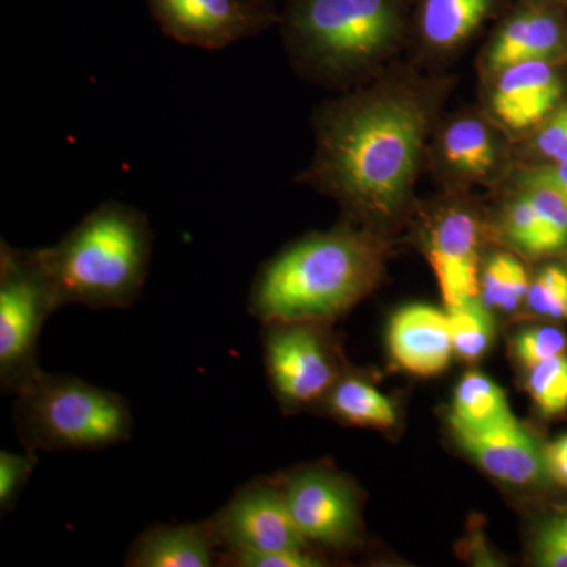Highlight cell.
I'll return each mask as SVG.
<instances>
[{"mask_svg":"<svg viewBox=\"0 0 567 567\" xmlns=\"http://www.w3.org/2000/svg\"><path fill=\"white\" fill-rule=\"evenodd\" d=\"M525 178L546 183V185L561 193L567 199V159L566 162L555 164V166L537 169L535 173L528 174Z\"/></svg>","mask_w":567,"mask_h":567,"instance_id":"33","label":"cell"},{"mask_svg":"<svg viewBox=\"0 0 567 567\" xmlns=\"http://www.w3.org/2000/svg\"><path fill=\"white\" fill-rule=\"evenodd\" d=\"M323 322H265L264 360L286 409L324 401L339 374L338 353Z\"/></svg>","mask_w":567,"mask_h":567,"instance_id":"7","label":"cell"},{"mask_svg":"<svg viewBox=\"0 0 567 567\" xmlns=\"http://www.w3.org/2000/svg\"><path fill=\"white\" fill-rule=\"evenodd\" d=\"M388 347L395 363L410 374H442L454 352L447 312L429 305L406 306L391 319Z\"/></svg>","mask_w":567,"mask_h":567,"instance_id":"13","label":"cell"},{"mask_svg":"<svg viewBox=\"0 0 567 567\" xmlns=\"http://www.w3.org/2000/svg\"><path fill=\"white\" fill-rule=\"evenodd\" d=\"M529 281L524 265L509 254H495L481 278V301L488 309L516 311L527 298Z\"/></svg>","mask_w":567,"mask_h":567,"instance_id":"22","label":"cell"},{"mask_svg":"<svg viewBox=\"0 0 567 567\" xmlns=\"http://www.w3.org/2000/svg\"><path fill=\"white\" fill-rule=\"evenodd\" d=\"M18 439L29 451H99L132 439L133 415L121 394L76 377L40 371L14 404Z\"/></svg>","mask_w":567,"mask_h":567,"instance_id":"4","label":"cell"},{"mask_svg":"<svg viewBox=\"0 0 567 567\" xmlns=\"http://www.w3.org/2000/svg\"><path fill=\"white\" fill-rule=\"evenodd\" d=\"M537 566L567 567V513L548 518L535 540Z\"/></svg>","mask_w":567,"mask_h":567,"instance_id":"30","label":"cell"},{"mask_svg":"<svg viewBox=\"0 0 567 567\" xmlns=\"http://www.w3.org/2000/svg\"><path fill=\"white\" fill-rule=\"evenodd\" d=\"M446 162L468 175H484L494 167L495 144L483 123L465 118L453 123L443 136Z\"/></svg>","mask_w":567,"mask_h":567,"instance_id":"20","label":"cell"},{"mask_svg":"<svg viewBox=\"0 0 567 567\" xmlns=\"http://www.w3.org/2000/svg\"><path fill=\"white\" fill-rule=\"evenodd\" d=\"M380 271L382 249L371 235H308L260 268L248 309L264 323L330 322L371 292Z\"/></svg>","mask_w":567,"mask_h":567,"instance_id":"2","label":"cell"},{"mask_svg":"<svg viewBox=\"0 0 567 567\" xmlns=\"http://www.w3.org/2000/svg\"><path fill=\"white\" fill-rule=\"evenodd\" d=\"M491 3L492 0H425V40L436 48L456 47L481 24Z\"/></svg>","mask_w":567,"mask_h":567,"instance_id":"19","label":"cell"},{"mask_svg":"<svg viewBox=\"0 0 567 567\" xmlns=\"http://www.w3.org/2000/svg\"><path fill=\"white\" fill-rule=\"evenodd\" d=\"M516 421L507 404L505 391L494 380L472 371L462 377L454 393L451 425L487 429Z\"/></svg>","mask_w":567,"mask_h":567,"instance_id":"18","label":"cell"},{"mask_svg":"<svg viewBox=\"0 0 567 567\" xmlns=\"http://www.w3.org/2000/svg\"><path fill=\"white\" fill-rule=\"evenodd\" d=\"M219 565L234 567H320L323 559L311 554L308 548L287 550L240 551L223 554Z\"/></svg>","mask_w":567,"mask_h":567,"instance_id":"29","label":"cell"},{"mask_svg":"<svg viewBox=\"0 0 567 567\" xmlns=\"http://www.w3.org/2000/svg\"><path fill=\"white\" fill-rule=\"evenodd\" d=\"M566 347L565 333L554 327L529 328L514 339V354L528 371L543 361L565 353Z\"/></svg>","mask_w":567,"mask_h":567,"instance_id":"27","label":"cell"},{"mask_svg":"<svg viewBox=\"0 0 567 567\" xmlns=\"http://www.w3.org/2000/svg\"><path fill=\"white\" fill-rule=\"evenodd\" d=\"M279 486L306 543L346 550L360 539V498L349 480L327 466H308Z\"/></svg>","mask_w":567,"mask_h":567,"instance_id":"8","label":"cell"},{"mask_svg":"<svg viewBox=\"0 0 567 567\" xmlns=\"http://www.w3.org/2000/svg\"><path fill=\"white\" fill-rule=\"evenodd\" d=\"M324 404L336 420L358 427L390 429L398 423L394 402L357 375H341Z\"/></svg>","mask_w":567,"mask_h":567,"instance_id":"17","label":"cell"},{"mask_svg":"<svg viewBox=\"0 0 567 567\" xmlns=\"http://www.w3.org/2000/svg\"><path fill=\"white\" fill-rule=\"evenodd\" d=\"M395 21L393 0H292L287 32L308 69L339 78L385 50Z\"/></svg>","mask_w":567,"mask_h":567,"instance_id":"5","label":"cell"},{"mask_svg":"<svg viewBox=\"0 0 567 567\" xmlns=\"http://www.w3.org/2000/svg\"><path fill=\"white\" fill-rule=\"evenodd\" d=\"M251 2H256V3H267V0H251Z\"/></svg>","mask_w":567,"mask_h":567,"instance_id":"34","label":"cell"},{"mask_svg":"<svg viewBox=\"0 0 567 567\" xmlns=\"http://www.w3.org/2000/svg\"><path fill=\"white\" fill-rule=\"evenodd\" d=\"M39 464L35 451L24 453L0 451V511L10 513L18 505V499L28 486L33 470Z\"/></svg>","mask_w":567,"mask_h":567,"instance_id":"26","label":"cell"},{"mask_svg":"<svg viewBox=\"0 0 567 567\" xmlns=\"http://www.w3.org/2000/svg\"><path fill=\"white\" fill-rule=\"evenodd\" d=\"M427 257L446 309L480 297V224L464 210H450L432 227Z\"/></svg>","mask_w":567,"mask_h":567,"instance_id":"11","label":"cell"},{"mask_svg":"<svg viewBox=\"0 0 567 567\" xmlns=\"http://www.w3.org/2000/svg\"><path fill=\"white\" fill-rule=\"evenodd\" d=\"M525 185L539 219L540 249L543 254L558 251L567 244V199L546 183L525 178Z\"/></svg>","mask_w":567,"mask_h":567,"instance_id":"23","label":"cell"},{"mask_svg":"<svg viewBox=\"0 0 567 567\" xmlns=\"http://www.w3.org/2000/svg\"><path fill=\"white\" fill-rule=\"evenodd\" d=\"M61 309L39 249L0 244V385L18 394L41 371L39 338L48 317Z\"/></svg>","mask_w":567,"mask_h":567,"instance_id":"6","label":"cell"},{"mask_svg":"<svg viewBox=\"0 0 567 567\" xmlns=\"http://www.w3.org/2000/svg\"><path fill=\"white\" fill-rule=\"evenodd\" d=\"M528 391L537 410L557 416L567 410V357L565 353L529 369Z\"/></svg>","mask_w":567,"mask_h":567,"instance_id":"24","label":"cell"},{"mask_svg":"<svg viewBox=\"0 0 567 567\" xmlns=\"http://www.w3.org/2000/svg\"><path fill=\"white\" fill-rule=\"evenodd\" d=\"M221 548L210 518L199 524L153 525L130 547V567H212Z\"/></svg>","mask_w":567,"mask_h":567,"instance_id":"15","label":"cell"},{"mask_svg":"<svg viewBox=\"0 0 567 567\" xmlns=\"http://www.w3.org/2000/svg\"><path fill=\"white\" fill-rule=\"evenodd\" d=\"M446 312L454 352L462 360L475 363L486 354L494 341V319L487 306L480 298H473Z\"/></svg>","mask_w":567,"mask_h":567,"instance_id":"21","label":"cell"},{"mask_svg":"<svg viewBox=\"0 0 567 567\" xmlns=\"http://www.w3.org/2000/svg\"><path fill=\"white\" fill-rule=\"evenodd\" d=\"M537 151L555 163L567 159V106L555 112L536 137Z\"/></svg>","mask_w":567,"mask_h":567,"instance_id":"31","label":"cell"},{"mask_svg":"<svg viewBox=\"0 0 567 567\" xmlns=\"http://www.w3.org/2000/svg\"><path fill=\"white\" fill-rule=\"evenodd\" d=\"M561 92V81L550 63L522 62L499 71L492 107L511 130H527L555 110Z\"/></svg>","mask_w":567,"mask_h":567,"instance_id":"14","label":"cell"},{"mask_svg":"<svg viewBox=\"0 0 567 567\" xmlns=\"http://www.w3.org/2000/svg\"><path fill=\"white\" fill-rule=\"evenodd\" d=\"M506 233L513 244L532 256H543L540 226L527 193L517 197L506 212Z\"/></svg>","mask_w":567,"mask_h":567,"instance_id":"28","label":"cell"},{"mask_svg":"<svg viewBox=\"0 0 567 567\" xmlns=\"http://www.w3.org/2000/svg\"><path fill=\"white\" fill-rule=\"evenodd\" d=\"M427 117L401 96L336 104L319 121V151L308 181L346 205L388 215L404 200L423 147Z\"/></svg>","mask_w":567,"mask_h":567,"instance_id":"1","label":"cell"},{"mask_svg":"<svg viewBox=\"0 0 567 567\" xmlns=\"http://www.w3.org/2000/svg\"><path fill=\"white\" fill-rule=\"evenodd\" d=\"M451 429L458 446L503 483L532 486L548 475L544 447L517 420L487 429Z\"/></svg>","mask_w":567,"mask_h":567,"instance_id":"12","label":"cell"},{"mask_svg":"<svg viewBox=\"0 0 567 567\" xmlns=\"http://www.w3.org/2000/svg\"><path fill=\"white\" fill-rule=\"evenodd\" d=\"M544 456L548 475L567 487V435L544 447Z\"/></svg>","mask_w":567,"mask_h":567,"instance_id":"32","label":"cell"},{"mask_svg":"<svg viewBox=\"0 0 567 567\" xmlns=\"http://www.w3.org/2000/svg\"><path fill=\"white\" fill-rule=\"evenodd\" d=\"M563 43L561 25L546 11H525L513 18L492 44L488 69L499 73L522 62L547 61Z\"/></svg>","mask_w":567,"mask_h":567,"instance_id":"16","label":"cell"},{"mask_svg":"<svg viewBox=\"0 0 567 567\" xmlns=\"http://www.w3.org/2000/svg\"><path fill=\"white\" fill-rule=\"evenodd\" d=\"M153 234L147 215L107 200L93 208L58 244L40 248L59 305L125 309L147 281Z\"/></svg>","mask_w":567,"mask_h":567,"instance_id":"3","label":"cell"},{"mask_svg":"<svg viewBox=\"0 0 567 567\" xmlns=\"http://www.w3.org/2000/svg\"><path fill=\"white\" fill-rule=\"evenodd\" d=\"M159 31L185 47L219 51L270 28L274 13L251 0H145Z\"/></svg>","mask_w":567,"mask_h":567,"instance_id":"9","label":"cell"},{"mask_svg":"<svg viewBox=\"0 0 567 567\" xmlns=\"http://www.w3.org/2000/svg\"><path fill=\"white\" fill-rule=\"evenodd\" d=\"M528 306L537 316L567 319V271L547 267L529 284Z\"/></svg>","mask_w":567,"mask_h":567,"instance_id":"25","label":"cell"},{"mask_svg":"<svg viewBox=\"0 0 567 567\" xmlns=\"http://www.w3.org/2000/svg\"><path fill=\"white\" fill-rule=\"evenodd\" d=\"M210 524L221 555L309 547L290 516L281 486L271 481L256 480L238 488Z\"/></svg>","mask_w":567,"mask_h":567,"instance_id":"10","label":"cell"}]
</instances>
